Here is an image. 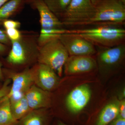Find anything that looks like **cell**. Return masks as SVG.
<instances>
[{
	"label": "cell",
	"instance_id": "obj_10",
	"mask_svg": "<svg viewBox=\"0 0 125 125\" xmlns=\"http://www.w3.org/2000/svg\"><path fill=\"white\" fill-rule=\"evenodd\" d=\"M97 66V62L92 56H70L64 67L66 74H73L89 72Z\"/></svg>",
	"mask_w": 125,
	"mask_h": 125
},
{
	"label": "cell",
	"instance_id": "obj_33",
	"mask_svg": "<svg viewBox=\"0 0 125 125\" xmlns=\"http://www.w3.org/2000/svg\"></svg>",
	"mask_w": 125,
	"mask_h": 125
},
{
	"label": "cell",
	"instance_id": "obj_30",
	"mask_svg": "<svg viewBox=\"0 0 125 125\" xmlns=\"http://www.w3.org/2000/svg\"><path fill=\"white\" fill-rule=\"evenodd\" d=\"M35 0H25V3L27 4L31 5Z\"/></svg>",
	"mask_w": 125,
	"mask_h": 125
},
{
	"label": "cell",
	"instance_id": "obj_28",
	"mask_svg": "<svg viewBox=\"0 0 125 125\" xmlns=\"http://www.w3.org/2000/svg\"><path fill=\"white\" fill-rule=\"evenodd\" d=\"M9 0H0V8Z\"/></svg>",
	"mask_w": 125,
	"mask_h": 125
},
{
	"label": "cell",
	"instance_id": "obj_27",
	"mask_svg": "<svg viewBox=\"0 0 125 125\" xmlns=\"http://www.w3.org/2000/svg\"><path fill=\"white\" fill-rule=\"evenodd\" d=\"M1 62H0V80L2 79L3 78V72H2V70L1 69Z\"/></svg>",
	"mask_w": 125,
	"mask_h": 125
},
{
	"label": "cell",
	"instance_id": "obj_4",
	"mask_svg": "<svg viewBox=\"0 0 125 125\" xmlns=\"http://www.w3.org/2000/svg\"><path fill=\"white\" fill-rule=\"evenodd\" d=\"M69 56L60 39H55L39 47L38 62L50 67L61 76Z\"/></svg>",
	"mask_w": 125,
	"mask_h": 125
},
{
	"label": "cell",
	"instance_id": "obj_20",
	"mask_svg": "<svg viewBox=\"0 0 125 125\" xmlns=\"http://www.w3.org/2000/svg\"><path fill=\"white\" fill-rule=\"evenodd\" d=\"M7 36L10 41L19 39L21 36V31L17 29L11 28L5 30Z\"/></svg>",
	"mask_w": 125,
	"mask_h": 125
},
{
	"label": "cell",
	"instance_id": "obj_24",
	"mask_svg": "<svg viewBox=\"0 0 125 125\" xmlns=\"http://www.w3.org/2000/svg\"><path fill=\"white\" fill-rule=\"evenodd\" d=\"M118 117L125 119V101L123 100L120 102Z\"/></svg>",
	"mask_w": 125,
	"mask_h": 125
},
{
	"label": "cell",
	"instance_id": "obj_21",
	"mask_svg": "<svg viewBox=\"0 0 125 125\" xmlns=\"http://www.w3.org/2000/svg\"><path fill=\"white\" fill-rule=\"evenodd\" d=\"M5 29H8L15 28L18 29L20 28L21 23L20 22L8 19L5 20L2 23Z\"/></svg>",
	"mask_w": 125,
	"mask_h": 125
},
{
	"label": "cell",
	"instance_id": "obj_11",
	"mask_svg": "<svg viewBox=\"0 0 125 125\" xmlns=\"http://www.w3.org/2000/svg\"><path fill=\"white\" fill-rule=\"evenodd\" d=\"M58 82L57 75L51 68L43 64H37L34 79L35 85L48 92L54 88Z\"/></svg>",
	"mask_w": 125,
	"mask_h": 125
},
{
	"label": "cell",
	"instance_id": "obj_22",
	"mask_svg": "<svg viewBox=\"0 0 125 125\" xmlns=\"http://www.w3.org/2000/svg\"><path fill=\"white\" fill-rule=\"evenodd\" d=\"M10 79H8L5 81L4 84L0 88V99L4 97L9 93L10 87L9 84L10 83Z\"/></svg>",
	"mask_w": 125,
	"mask_h": 125
},
{
	"label": "cell",
	"instance_id": "obj_26",
	"mask_svg": "<svg viewBox=\"0 0 125 125\" xmlns=\"http://www.w3.org/2000/svg\"><path fill=\"white\" fill-rule=\"evenodd\" d=\"M112 125H125V119L118 116Z\"/></svg>",
	"mask_w": 125,
	"mask_h": 125
},
{
	"label": "cell",
	"instance_id": "obj_17",
	"mask_svg": "<svg viewBox=\"0 0 125 125\" xmlns=\"http://www.w3.org/2000/svg\"><path fill=\"white\" fill-rule=\"evenodd\" d=\"M10 106L12 115L17 120L23 118L31 111L25 95L18 101L10 102Z\"/></svg>",
	"mask_w": 125,
	"mask_h": 125
},
{
	"label": "cell",
	"instance_id": "obj_25",
	"mask_svg": "<svg viewBox=\"0 0 125 125\" xmlns=\"http://www.w3.org/2000/svg\"><path fill=\"white\" fill-rule=\"evenodd\" d=\"M10 48L0 42V55H3L7 53L8 54Z\"/></svg>",
	"mask_w": 125,
	"mask_h": 125
},
{
	"label": "cell",
	"instance_id": "obj_14",
	"mask_svg": "<svg viewBox=\"0 0 125 125\" xmlns=\"http://www.w3.org/2000/svg\"><path fill=\"white\" fill-rule=\"evenodd\" d=\"M25 0H9L0 8V23L19 13L24 7Z\"/></svg>",
	"mask_w": 125,
	"mask_h": 125
},
{
	"label": "cell",
	"instance_id": "obj_29",
	"mask_svg": "<svg viewBox=\"0 0 125 125\" xmlns=\"http://www.w3.org/2000/svg\"><path fill=\"white\" fill-rule=\"evenodd\" d=\"M91 0V1H92V3H93L94 5H96L98 2L101 1L102 0Z\"/></svg>",
	"mask_w": 125,
	"mask_h": 125
},
{
	"label": "cell",
	"instance_id": "obj_23",
	"mask_svg": "<svg viewBox=\"0 0 125 125\" xmlns=\"http://www.w3.org/2000/svg\"><path fill=\"white\" fill-rule=\"evenodd\" d=\"M0 42L11 47V41L7 36L5 31L1 29H0Z\"/></svg>",
	"mask_w": 125,
	"mask_h": 125
},
{
	"label": "cell",
	"instance_id": "obj_2",
	"mask_svg": "<svg viewBox=\"0 0 125 125\" xmlns=\"http://www.w3.org/2000/svg\"><path fill=\"white\" fill-rule=\"evenodd\" d=\"M39 34L33 31H21L20 39L11 42V46L6 59L13 66L27 64L33 57L38 58L39 47Z\"/></svg>",
	"mask_w": 125,
	"mask_h": 125
},
{
	"label": "cell",
	"instance_id": "obj_7",
	"mask_svg": "<svg viewBox=\"0 0 125 125\" xmlns=\"http://www.w3.org/2000/svg\"><path fill=\"white\" fill-rule=\"evenodd\" d=\"M37 64L20 72H15L7 69L4 70L5 73L7 74L9 79L12 81V86L10 87V92L5 96V98L9 99L11 96L16 94H25L34 83Z\"/></svg>",
	"mask_w": 125,
	"mask_h": 125
},
{
	"label": "cell",
	"instance_id": "obj_31",
	"mask_svg": "<svg viewBox=\"0 0 125 125\" xmlns=\"http://www.w3.org/2000/svg\"><path fill=\"white\" fill-rule=\"evenodd\" d=\"M58 125H66L65 124H63V123H61V122H59L58 123Z\"/></svg>",
	"mask_w": 125,
	"mask_h": 125
},
{
	"label": "cell",
	"instance_id": "obj_1",
	"mask_svg": "<svg viewBox=\"0 0 125 125\" xmlns=\"http://www.w3.org/2000/svg\"><path fill=\"white\" fill-rule=\"evenodd\" d=\"M112 25H104L91 28L67 29L66 33L80 36L96 47H112L125 43V29Z\"/></svg>",
	"mask_w": 125,
	"mask_h": 125
},
{
	"label": "cell",
	"instance_id": "obj_19",
	"mask_svg": "<svg viewBox=\"0 0 125 125\" xmlns=\"http://www.w3.org/2000/svg\"><path fill=\"white\" fill-rule=\"evenodd\" d=\"M22 118V125H43L42 117L36 112H30Z\"/></svg>",
	"mask_w": 125,
	"mask_h": 125
},
{
	"label": "cell",
	"instance_id": "obj_3",
	"mask_svg": "<svg viewBox=\"0 0 125 125\" xmlns=\"http://www.w3.org/2000/svg\"><path fill=\"white\" fill-rule=\"evenodd\" d=\"M95 6L94 15L84 26L125 24V4L121 0H102Z\"/></svg>",
	"mask_w": 125,
	"mask_h": 125
},
{
	"label": "cell",
	"instance_id": "obj_12",
	"mask_svg": "<svg viewBox=\"0 0 125 125\" xmlns=\"http://www.w3.org/2000/svg\"><path fill=\"white\" fill-rule=\"evenodd\" d=\"M91 96V91L87 84L76 87L67 96L66 103L68 109L74 113L80 112L88 104Z\"/></svg>",
	"mask_w": 125,
	"mask_h": 125
},
{
	"label": "cell",
	"instance_id": "obj_8",
	"mask_svg": "<svg viewBox=\"0 0 125 125\" xmlns=\"http://www.w3.org/2000/svg\"><path fill=\"white\" fill-rule=\"evenodd\" d=\"M98 60L101 68L110 69L119 65L125 55V43L110 48H99Z\"/></svg>",
	"mask_w": 125,
	"mask_h": 125
},
{
	"label": "cell",
	"instance_id": "obj_18",
	"mask_svg": "<svg viewBox=\"0 0 125 125\" xmlns=\"http://www.w3.org/2000/svg\"><path fill=\"white\" fill-rule=\"evenodd\" d=\"M49 10L60 20L71 0H43Z\"/></svg>",
	"mask_w": 125,
	"mask_h": 125
},
{
	"label": "cell",
	"instance_id": "obj_15",
	"mask_svg": "<svg viewBox=\"0 0 125 125\" xmlns=\"http://www.w3.org/2000/svg\"><path fill=\"white\" fill-rule=\"evenodd\" d=\"M120 102H113L106 105L100 113L96 125H107L118 116Z\"/></svg>",
	"mask_w": 125,
	"mask_h": 125
},
{
	"label": "cell",
	"instance_id": "obj_32",
	"mask_svg": "<svg viewBox=\"0 0 125 125\" xmlns=\"http://www.w3.org/2000/svg\"><path fill=\"white\" fill-rule=\"evenodd\" d=\"M121 0V1L122 2H123V4H125V0Z\"/></svg>",
	"mask_w": 125,
	"mask_h": 125
},
{
	"label": "cell",
	"instance_id": "obj_9",
	"mask_svg": "<svg viewBox=\"0 0 125 125\" xmlns=\"http://www.w3.org/2000/svg\"><path fill=\"white\" fill-rule=\"evenodd\" d=\"M30 5L32 8L38 11L41 29H65L62 22L49 10L43 0H35Z\"/></svg>",
	"mask_w": 125,
	"mask_h": 125
},
{
	"label": "cell",
	"instance_id": "obj_13",
	"mask_svg": "<svg viewBox=\"0 0 125 125\" xmlns=\"http://www.w3.org/2000/svg\"><path fill=\"white\" fill-rule=\"evenodd\" d=\"M25 98L31 111L46 107L49 104V97L47 91L33 84L26 93Z\"/></svg>",
	"mask_w": 125,
	"mask_h": 125
},
{
	"label": "cell",
	"instance_id": "obj_6",
	"mask_svg": "<svg viewBox=\"0 0 125 125\" xmlns=\"http://www.w3.org/2000/svg\"><path fill=\"white\" fill-rule=\"evenodd\" d=\"M59 39L69 56H92L97 52L95 46L76 34H64L61 35Z\"/></svg>",
	"mask_w": 125,
	"mask_h": 125
},
{
	"label": "cell",
	"instance_id": "obj_16",
	"mask_svg": "<svg viewBox=\"0 0 125 125\" xmlns=\"http://www.w3.org/2000/svg\"><path fill=\"white\" fill-rule=\"evenodd\" d=\"M0 100V125H17L18 120L11 113L9 99L4 97Z\"/></svg>",
	"mask_w": 125,
	"mask_h": 125
},
{
	"label": "cell",
	"instance_id": "obj_5",
	"mask_svg": "<svg viewBox=\"0 0 125 125\" xmlns=\"http://www.w3.org/2000/svg\"><path fill=\"white\" fill-rule=\"evenodd\" d=\"M95 11L96 6L90 0H71L60 20L65 27L84 26Z\"/></svg>",
	"mask_w": 125,
	"mask_h": 125
}]
</instances>
